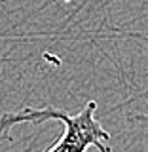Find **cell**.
I'll list each match as a JSON object with an SVG mask.
<instances>
[{"label": "cell", "mask_w": 148, "mask_h": 152, "mask_svg": "<svg viewBox=\"0 0 148 152\" xmlns=\"http://www.w3.org/2000/svg\"><path fill=\"white\" fill-rule=\"evenodd\" d=\"M97 103L89 101L78 114L70 116L61 108L46 107V108H23L21 112H8L9 122H44V120H61L65 124V133L51 148L46 152H87L89 146L99 148V152H110L106 141H110V133L95 120Z\"/></svg>", "instance_id": "obj_1"}]
</instances>
